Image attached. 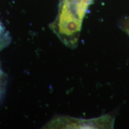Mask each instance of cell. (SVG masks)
I'll return each mask as SVG.
<instances>
[{"label":"cell","mask_w":129,"mask_h":129,"mask_svg":"<svg viewBox=\"0 0 129 129\" xmlns=\"http://www.w3.org/2000/svg\"><path fill=\"white\" fill-rule=\"evenodd\" d=\"M92 0H63L57 20L52 29L60 41L69 47L78 42L82 22Z\"/></svg>","instance_id":"1"},{"label":"cell","mask_w":129,"mask_h":129,"mask_svg":"<svg viewBox=\"0 0 129 129\" xmlns=\"http://www.w3.org/2000/svg\"><path fill=\"white\" fill-rule=\"evenodd\" d=\"M114 118L105 115L91 120H81L72 118H61L53 121L48 127L51 128H112Z\"/></svg>","instance_id":"2"}]
</instances>
